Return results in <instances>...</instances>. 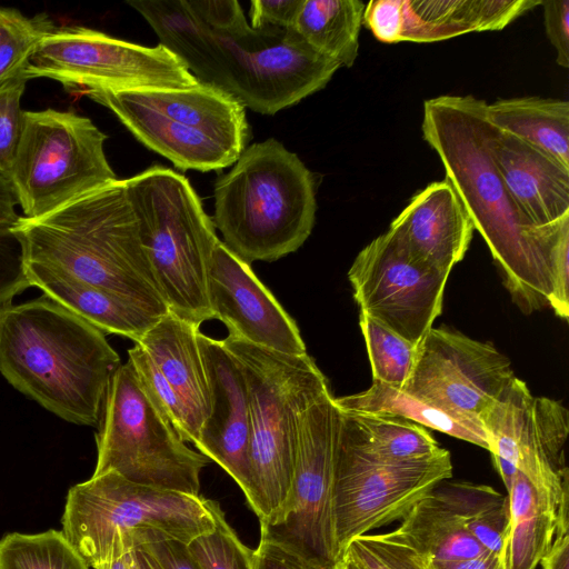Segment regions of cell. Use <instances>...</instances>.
I'll use <instances>...</instances> for the list:
<instances>
[{"instance_id":"cell-27","label":"cell","mask_w":569,"mask_h":569,"mask_svg":"<svg viewBox=\"0 0 569 569\" xmlns=\"http://www.w3.org/2000/svg\"><path fill=\"white\" fill-rule=\"evenodd\" d=\"M492 126L545 152L569 169V102L519 97L487 104Z\"/></svg>"},{"instance_id":"cell-13","label":"cell","mask_w":569,"mask_h":569,"mask_svg":"<svg viewBox=\"0 0 569 569\" xmlns=\"http://www.w3.org/2000/svg\"><path fill=\"white\" fill-rule=\"evenodd\" d=\"M451 476L447 449L419 461H380L359 449L340 421L332 502L340 555L352 538L403 519L419 500Z\"/></svg>"},{"instance_id":"cell-33","label":"cell","mask_w":569,"mask_h":569,"mask_svg":"<svg viewBox=\"0 0 569 569\" xmlns=\"http://www.w3.org/2000/svg\"><path fill=\"white\" fill-rule=\"evenodd\" d=\"M359 326L367 347L372 381L402 390L415 368L418 346L361 312Z\"/></svg>"},{"instance_id":"cell-34","label":"cell","mask_w":569,"mask_h":569,"mask_svg":"<svg viewBox=\"0 0 569 569\" xmlns=\"http://www.w3.org/2000/svg\"><path fill=\"white\" fill-rule=\"evenodd\" d=\"M56 28L46 13L29 18L0 8V83L23 72L39 42Z\"/></svg>"},{"instance_id":"cell-43","label":"cell","mask_w":569,"mask_h":569,"mask_svg":"<svg viewBox=\"0 0 569 569\" xmlns=\"http://www.w3.org/2000/svg\"><path fill=\"white\" fill-rule=\"evenodd\" d=\"M253 569H321L290 550L266 540H260L252 552Z\"/></svg>"},{"instance_id":"cell-2","label":"cell","mask_w":569,"mask_h":569,"mask_svg":"<svg viewBox=\"0 0 569 569\" xmlns=\"http://www.w3.org/2000/svg\"><path fill=\"white\" fill-rule=\"evenodd\" d=\"M31 287L101 291L148 311L169 312L142 247L126 180L84 193L11 228Z\"/></svg>"},{"instance_id":"cell-51","label":"cell","mask_w":569,"mask_h":569,"mask_svg":"<svg viewBox=\"0 0 569 569\" xmlns=\"http://www.w3.org/2000/svg\"><path fill=\"white\" fill-rule=\"evenodd\" d=\"M130 569H139L132 552L130 553Z\"/></svg>"},{"instance_id":"cell-32","label":"cell","mask_w":569,"mask_h":569,"mask_svg":"<svg viewBox=\"0 0 569 569\" xmlns=\"http://www.w3.org/2000/svg\"><path fill=\"white\" fill-rule=\"evenodd\" d=\"M0 569H89L61 530L12 532L0 539Z\"/></svg>"},{"instance_id":"cell-46","label":"cell","mask_w":569,"mask_h":569,"mask_svg":"<svg viewBox=\"0 0 569 569\" xmlns=\"http://www.w3.org/2000/svg\"><path fill=\"white\" fill-rule=\"evenodd\" d=\"M17 204L18 198L10 180L0 173V229H10L18 221Z\"/></svg>"},{"instance_id":"cell-15","label":"cell","mask_w":569,"mask_h":569,"mask_svg":"<svg viewBox=\"0 0 569 569\" xmlns=\"http://www.w3.org/2000/svg\"><path fill=\"white\" fill-rule=\"evenodd\" d=\"M515 377L510 360L490 342L432 327L418 345L416 365L402 391L481 420Z\"/></svg>"},{"instance_id":"cell-30","label":"cell","mask_w":569,"mask_h":569,"mask_svg":"<svg viewBox=\"0 0 569 569\" xmlns=\"http://www.w3.org/2000/svg\"><path fill=\"white\" fill-rule=\"evenodd\" d=\"M341 426L359 449L385 462L425 460L443 449L423 426L400 417L341 411Z\"/></svg>"},{"instance_id":"cell-45","label":"cell","mask_w":569,"mask_h":569,"mask_svg":"<svg viewBox=\"0 0 569 569\" xmlns=\"http://www.w3.org/2000/svg\"><path fill=\"white\" fill-rule=\"evenodd\" d=\"M426 569H506L502 553L485 552L481 556L456 561H427Z\"/></svg>"},{"instance_id":"cell-39","label":"cell","mask_w":569,"mask_h":569,"mask_svg":"<svg viewBox=\"0 0 569 569\" xmlns=\"http://www.w3.org/2000/svg\"><path fill=\"white\" fill-rule=\"evenodd\" d=\"M28 80L21 72L0 83V173L8 179L23 130L20 101Z\"/></svg>"},{"instance_id":"cell-47","label":"cell","mask_w":569,"mask_h":569,"mask_svg":"<svg viewBox=\"0 0 569 569\" xmlns=\"http://www.w3.org/2000/svg\"><path fill=\"white\" fill-rule=\"evenodd\" d=\"M540 562L543 569H569V532L555 536Z\"/></svg>"},{"instance_id":"cell-16","label":"cell","mask_w":569,"mask_h":569,"mask_svg":"<svg viewBox=\"0 0 569 569\" xmlns=\"http://www.w3.org/2000/svg\"><path fill=\"white\" fill-rule=\"evenodd\" d=\"M207 299L213 319L229 335L286 355H307L295 320L243 262L218 239L207 268Z\"/></svg>"},{"instance_id":"cell-19","label":"cell","mask_w":569,"mask_h":569,"mask_svg":"<svg viewBox=\"0 0 569 569\" xmlns=\"http://www.w3.org/2000/svg\"><path fill=\"white\" fill-rule=\"evenodd\" d=\"M210 390V411L196 448L217 462L251 498L250 417L246 378L238 361L216 340L198 332Z\"/></svg>"},{"instance_id":"cell-25","label":"cell","mask_w":569,"mask_h":569,"mask_svg":"<svg viewBox=\"0 0 569 569\" xmlns=\"http://www.w3.org/2000/svg\"><path fill=\"white\" fill-rule=\"evenodd\" d=\"M508 492L509 523L503 545L506 569H536L557 529V503L520 471Z\"/></svg>"},{"instance_id":"cell-29","label":"cell","mask_w":569,"mask_h":569,"mask_svg":"<svg viewBox=\"0 0 569 569\" xmlns=\"http://www.w3.org/2000/svg\"><path fill=\"white\" fill-rule=\"evenodd\" d=\"M397 531L426 561L466 560L487 552L433 490L410 509Z\"/></svg>"},{"instance_id":"cell-50","label":"cell","mask_w":569,"mask_h":569,"mask_svg":"<svg viewBox=\"0 0 569 569\" xmlns=\"http://www.w3.org/2000/svg\"><path fill=\"white\" fill-rule=\"evenodd\" d=\"M333 569H360L347 555L342 553Z\"/></svg>"},{"instance_id":"cell-49","label":"cell","mask_w":569,"mask_h":569,"mask_svg":"<svg viewBox=\"0 0 569 569\" xmlns=\"http://www.w3.org/2000/svg\"><path fill=\"white\" fill-rule=\"evenodd\" d=\"M131 553V552H130ZM130 553L112 560L94 565L93 569H130Z\"/></svg>"},{"instance_id":"cell-41","label":"cell","mask_w":569,"mask_h":569,"mask_svg":"<svg viewBox=\"0 0 569 569\" xmlns=\"http://www.w3.org/2000/svg\"><path fill=\"white\" fill-rule=\"evenodd\" d=\"M547 37L560 67H569V0L541 1Z\"/></svg>"},{"instance_id":"cell-21","label":"cell","mask_w":569,"mask_h":569,"mask_svg":"<svg viewBox=\"0 0 569 569\" xmlns=\"http://www.w3.org/2000/svg\"><path fill=\"white\" fill-rule=\"evenodd\" d=\"M491 153L509 196L531 224L548 227L569 218L568 168L493 126Z\"/></svg>"},{"instance_id":"cell-4","label":"cell","mask_w":569,"mask_h":569,"mask_svg":"<svg viewBox=\"0 0 569 569\" xmlns=\"http://www.w3.org/2000/svg\"><path fill=\"white\" fill-rule=\"evenodd\" d=\"M213 194L214 228L248 264L297 251L316 222L313 173L274 138L246 147Z\"/></svg>"},{"instance_id":"cell-10","label":"cell","mask_w":569,"mask_h":569,"mask_svg":"<svg viewBox=\"0 0 569 569\" xmlns=\"http://www.w3.org/2000/svg\"><path fill=\"white\" fill-rule=\"evenodd\" d=\"M341 411L330 390L302 413L288 499L260 522V540L277 543L321 569L341 557L333 525V486Z\"/></svg>"},{"instance_id":"cell-35","label":"cell","mask_w":569,"mask_h":569,"mask_svg":"<svg viewBox=\"0 0 569 569\" xmlns=\"http://www.w3.org/2000/svg\"><path fill=\"white\" fill-rule=\"evenodd\" d=\"M342 553L360 569H426L422 555L396 530L352 538Z\"/></svg>"},{"instance_id":"cell-40","label":"cell","mask_w":569,"mask_h":569,"mask_svg":"<svg viewBox=\"0 0 569 569\" xmlns=\"http://www.w3.org/2000/svg\"><path fill=\"white\" fill-rule=\"evenodd\" d=\"M31 287L20 240L10 229H0V308Z\"/></svg>"},{"instance_id":"cell-14","label":"cell","mask_w":569,"mask_h":569,"mask_svg":"<svg viewBox=\"0 0 569 569\" xmlns=\"http://www.w3.org/2000/svg\"><path fill=\"white\" fill-rule=\"evenodd\" d=\"M448 277L410 256L388 231L348 271L360 312L417 346L441 313Z\"/></svg>"},{"instance_id":"cell-3","label":"cell","mask_w":569,"mask_h":569,"mask_svg":"<svg viewBox=\"0 0 569 569\" xmlns=\"http://www.w3.org/2000/svg\"><path fill=\"white\" fill-rule=\"evenodd\" d=\"M120 366L103 331L44 295L0 308V373L68 422L99 427Z\"/></svg>"},{"instance_id":"cell-36","label":"cell","mask_w":569,"mask_h":569,"mask_svg":"<svg viewBox=\"0 0 569 569\" xmlns=\"http://www.w3.org/2000/svg\"><path fill=\"white\" fill-rule=\"evenodd\" d=\"M216 527L188 547L202 569H253L252 552L229 526L219 503H212Z\"/></svg>"},{"instance_id":"cell-22","label":"cell","mask_w":569,"mask_h":569,"mask_svg":"<svg viewBox=\"0 0 569 569\" xmlns=\"http://www.w3.org/2000/svg\"><path fill=\"white\" fill-rule=\"evenodd\" d=\"M110 109L147 148L170 160L181 170L201 172L233 164L242 149L202 130L170 121L134 101L126 90L86 93Z\"/></svg>"},{"instance_id":"cell-28","label":"cell","mask_w":569,"mask_h":569,"mask_svg":"<svg viewBox=\"0 0 569 569\" xmlns=\"http://www.w3.org/2000/svg\"><path fill=\"white\" fill-rule=\"evenodd\" d=\"M365 8L361 0H303L290 29L317 53L349 68L358 57Z\"/></svg>"},{"instance_id":"cell-1","label":"cell","mask_w":569,"mask_h":569,"mask_svg":"<svg viewBox=\"0 0 569 569\" xmlns=\"http://www.w3.org/2000/svg\"><path fill=\"white\" fill-rule=\"evenodd\" d=\"M487 102L439 96L423 102L422 137L483 238L519 309L530 315L569 306V218L531 224L509 196L491 153Z\"/></svg>"},{"instance_id":"cell-48","label":"cell","mask_w":569,"mask_h":569,"mask_svg":"<svg viewBox=\"0 0 569 569\" xmlns=\"http://www.w3.org/2000/svg\"><path fill=\"white\" fill-rule=\"evenodd\" d=\"M139 569H162L156 559L142 548L132 551Z\"/></svg>"},{"instance_id":"cell-17","label":"cell","mask_w":569,"mask_h":569,"mask_svg":"<svg viewBox=\"0 0 569 569\" xmlns=\"http://www.w3.org/2000/svg\"><path fill=\"white\" fill-rule=\"evenodd\" d=\"M538 0H371L363 24L381 42H436L477 31L501 30Z\"/></svg>"},{"instance_id":"cell-5","label":"cell","mask_w":569,"mask_h":569,"mask_svg":"<svg viewBox=\"0 0 569 569\" xmlns=\"http://www.w3.org/2000/svg\"><path fill=\"white\" fill-rule=\"evenodd\" d=\"M213 500L133 483L109 471L68 491L62 532L89 567L162 541L189 545L216 527Z\"/></svg>"},{"instance_id":"cell-31","label":"cell","mask_w":569,"mask_h":569,"mask_svg":"<svg viewBox=\"0 0 569 569\" xmlns=\"http://www.w3.org/2000/svg\"><path fill=\"white\" fill-rule=\"evenodd\" d=\"M433 491L459 516L486 551L502 553L509 523L508 496L486 485L447 480Z\"/></svg>"},{"instance_id":"cell-8","label":"cell","mask_w":569,"mask_h":569,"mask_svg":"<svg viewBox=\"0 0 569 569\" xmlns=\"http://www.w3.org/2000/svg\"><path fill=\"white\" fill-rule=\"evenodd\" d=\"M98 428L92 476L113 471L133 483L200 496L210 459L180 438L129 360L111 380Z\"/></svg>"},{"instance_id":"cell-18","label":"cell","mask_w":569,"mask_h":569,"mask_svg":"<svg viewBox=\"0 0 569 569\" xmlns=\"http://www.w3.org/2000/svg\"><path fill=\"white\" fill-rule=\"evenodd\" d=\"M339 68L286 29L259 50L241 49L231 96L244 108L273 116L323 89Z\"/></svg>"},{"instance_id":"cell-12","label":"cell","mask_w":569,"mask_h":569,"mask_svg":"<svg viewBox=\"0 0 569 569\" xmlns=\"http://www.w3.org/2000/svg\"><path fill=\"white\" fill-rule=\"evenodd\" d=\"M481 421L506 489L518 471L523 473L557 503L556 532H568L567 408L551 398L533 397L526 382L515 377Z\"/></svg>"},{"instance_id":"cell-11","label":"cell","mask_w":569,"mask_h":569,"mask_svg":"<svg viewBox=\"0 0 569 569\" xmlns=\"http://www.w3.org/2000/svg\"><path fill=\"white\" fill-rule=\"evenodd\" d=\"M23 72L29 80L47 77L82 93L199 83L161 44L146 47L81 26H62L44 37Z\"/></svg>"},{"instance_id":"cell-23","label":"cell","mask_w":569,"mask_h":569,"mask_svg":"<svg viewBox=\"0 0 569 569\" xmlns=\"http://www.w3.org/2000/svg\"><path fill=\"white\" fill-rule=\"evenodd\" d=\"M199 328L166 313L137 342L179 397L196 446L210 411V390L198 342Z\"/></svg>"},{"instance_id":"cell-26","label":"cell","mask_w":569,"mask_h":569,"mask_svg":"<svg viewBox=\"0 0 569 569\" xmlns=\"http://www.w3.org/2000/svg\"><path fill=\"white\" fill-rule=\"evenodd\" d=\"M333 401L342 412L400 417L490 450L481 420L440 409L378 381L359 393L333 397Z\"/></svg>"},{"instance_id":"cell-9","label":"cell","mask_w":569,"mask_h":569,"mask_svg":"<svg viewBox=\"0 0 569 569\" xmlns=\"http://www.w3.org/2000/svg\"><path fill=\"white\" fill-rule=\"evenodd\" d=\"M107 136L71 111H24L9 173L23 217L38 218L118 180L104 153Z\"/></svg>"},{"instance_id":"cell-37","label":"cell","mask_w":569,"mask_h":569,"mask_svg":"<svg viewBox=\"0 0 569 569\" xmlns=\"http://www.w3.org/2000/svg\"><path fill=\"white\" fill-rule=\"evenodd\" d=\"M128 357L142 385L167 416L180 438L184 442H192L183 405L148 353L140 345L134 343L128 350Z\"/></svg>"},{"instance_id":"cell-6","label":"cell","mask_w":569,"mask_h":569,"mask_svg":"<svg viewBox=\"0 0 569 569\" xmlns=\"http://www.w3.org/2000/svg\"><path fill=\"white\" fill-rule=\"evenodd\" d=\"M221 341L240 365L247 382L252 481L248 503L264 522L288 499L301 416L330 389L308 353L286 355L231 335Z\"/></svg>"},{"instance_id":"cell-38","label":"cell","mask_w":569,"mask_h":569,"mask_svg":"<svg viewBox=\"0 0 569 569\" xmlns=\"http://www.w3.org/2000/svg\"><path fill=\"white\" fill-rule=\"evenodd\" d=\"M189 11L210 30L233 39L243 50L260 39V30L248 24L236 0H184Z\"/></svg>"},{"instance_id":"cell-20","label":"cell","mask_w":569,"mask_h":569,"mask_svg":"<svg viewBox=\"0 0 569 569\" xmlns=\"http://www.w3.org/2000/svg\"><path fill=\"white\" fill-rule=\"evenodd\" d=\"M388 232L415 259L448 274L469 249L475 227L445 179L417 192Z\"/></svg>"},{"instance_id":"cell-7","label":"cell","mask_w":569,"mask_h":569,"mask_svg":"<svg viewBox=\"0 0 569 569\" xmlns=\"http://www.w3.org/2000/svg\"><path fill=\"white\" fill-rule=\"evenodd\" d=\"M142 247L169 312L194 325L213 319L207 268L219 239L189 180L154 164L124 179Z\"/></svg>"},{"instance_id":"cell-42","label":"cell","mask_w":569,"mask_h":569,"mask_svg":"<svg viewBox=\"0 0 569 569\" xmlns=\"http://www.w3.org/2000/svg\"><path fill=\"white\" fill-rule=\"evenodd\" d=\"M303 0H253L249 16L251 28H292Z\"/></svg>"},{"instance_id":"cell-24","label":"cell","mask_w":569,"mask_h":569,"mask_svg":"<svg viewBox=\"0 0 569 569\" xmlns=\"http://www.w3.org/2000/svg\"><path fill=\"white\" fill-rule=\"evenodd\" d=\"M150 24L160 43L201 83L229 93L231 60L219 36L202 24L184 0L129 1Z\"/></svg>"},{"instance_id":"cell-44","label":"cell","mask_w":569,"mask_h":569,"mask_svg":"<svg viewBox=\"0 0 569 569\" xmlns=\"http://www.w3.org/2000/svg\"><path fill=\"white\" fill-rule=\"evenodd\" d=\"M150 553L162 569H202L187 543L170 540L140 547Z\"/></svg>"}]
</instances>
